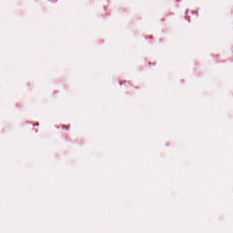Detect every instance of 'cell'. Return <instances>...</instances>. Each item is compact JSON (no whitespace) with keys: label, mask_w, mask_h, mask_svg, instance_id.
Segmentation results:
<instances>
[]
</instances>
